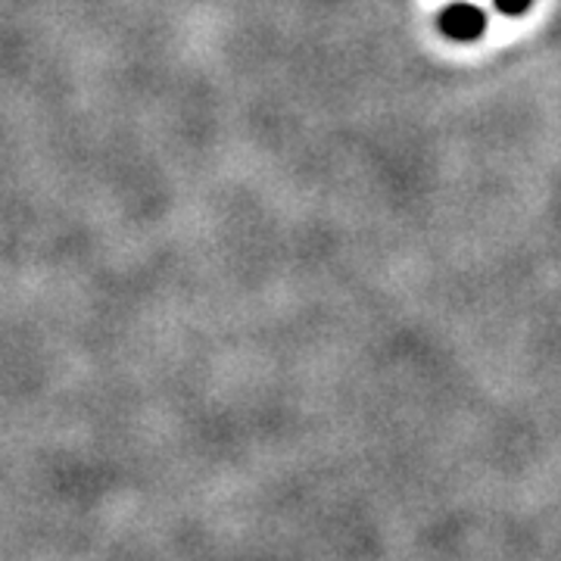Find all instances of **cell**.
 Here are the masks:
<instances>
[{
	"label": "cell",
	"instance_id": "1",
	"mask_svg": "<svg viewBox=\"0 0 561 561\" xmlns=\"http://www.w3.org/2000/svg\"><path fill=\"white\" fill-rule=\"evenodd\" d=\"M437 25H440V32L446 38L459 41V44H471V41H478L483 35V28H486V13H483L481 7H474V3H453V7H443L440 16H437Z\"/></svg>",
	"mask_w": 561,
	"mask_h": 561
},
{
	"label": "cell",
	"instance_id": "2",
	"mask_svg": "<svg viewBox=\"0 0 561 561\" xmlns=\"http://www.w3.org/2000/svg\"><path fill=\"white\" fill-rule=\"evenodd\" d=\"M493 3H496V10H500L502 16H512L515 20V16H524L530 10L534 0H493Z\"/></svg>",
	"mask_w": 561,
	"mask_h": 561
}]
</instances>
